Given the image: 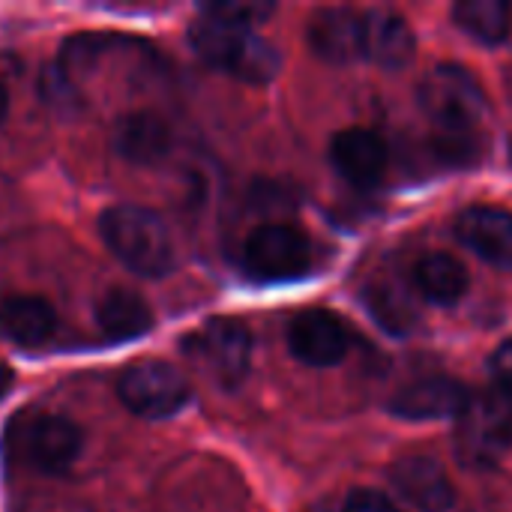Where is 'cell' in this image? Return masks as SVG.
Wrapping results in <instances>:
<instances>
[{
	"label": "cell",
	"instance_id": "obj_1",
	"mask_svg": "<svg viewBox=\"0 0 512 512\" xmlns=\"http://www.w3.org/2000/svg\"><path fill=\"white\" fill-rule=\"evenodd\" d=\"M189 42L204 63L240 81L261 84L279 72V51L255 33V24L222 15L210 6H201V15L192 21Z\"/></svg>",
	"mask_w": 512,
	"mask_h": 512
},
{
	"label": "cell",
	"instance_id": "obj_2",
	"mask_svg": "<svg viewBox=\"0 0 512 512\" xmlns=\"http://www.w3.org/2000/svg\"><path fill=\"white\" fill-rule=\"evenodd\" d=\"M420 105L441 132V144L456 150V156H468V150L477 147V132L489 105L471 69L456 63L435 66L420 81Z\"/></svg>",
	"mask_w": 512,
	"mask_h": 512
},
{
	"label": "cell",
	"instance_id": "obj_3",
	"mask_svg": "<svg viewBox=\"0 0 512 512\" xmlns=\"http://www.w3.org/2000/svg\"><path fill=\"white\" fill-rule=\"evenodd\" d=\"M99 234L105 246L138 276L159 279L177 264L174 240L153 210L135 204L108 207L99 216Z\"/></svg>",
	"mask_w": 512,
	"mask_h": 512
},
{
	"label": "cell",
	"instance_id": "obj_4",
	"mask_svg": "<svg viewBox=\"0 0 512 512\" xmlns=\"http://www.w3.org/2000/svg\"><path fill=\"white\" fill-rule=\"evenodd\" d=\"M183 354L207 381L234 390L252 366V333L234 318H213L183 339Z\"/></svg>",
	"mask_w": 512,
	"mask_h": 512
},
{
	"label": "cell",
	"instance_id": "obj_5",
	"mask_svg": "<svg viewBox=\"0 0 512 512\" xmlns=\"http://www.w3.org/2000/svg\"><path fill=\"white\" fill-rule=\"evenodd\" d=\"M462 459L471 465H492L512 447V396L507 390L486 387L471 393L465 411L459 414L456 435Z\"/></svg>",
	"mask_w": 512,
	"mask_h": 512
},
{
	"label": "cell",
	"instance_id": "obj_6",
	"mask_svg": "<svg viewBox=\"0 0 512 512\" xmlns=\"http://www.w3.org/2000/svg\"><path fill=\"white\" fill-rule=\"evenodd\" d=\"M120 402L144 420H165L186 408L192 387L183 372L165 360H141L117 378Z\"/></svg>",
	"mask_w": 512,
	"mask_h": 512
},
{
	"label": "cell",
	"instance_id": "obj_7",
	"mask_svg": "<svg viewBox=\"0 0 512 512\" xmlns=\"http://www.w3.org/2000/svg\"><path fill=\"white\" fill-rule=\"evenodd\" d=\"M243 264L258 282H288L309 267V240L303 231L279 222L258 225L243 246Z\"/></svg>",
	"mask_w": 512,
	"mask_h": 512
},
{
	"label": "cell",
	"instance_id": "obj_8",
	"mask_svg": "<svg viewBox=\"0 0 512 512\" xmlns=\"http://www.w3.org/2000/svg\"><path fill=\"white\" fill-rule=\"evenodd\" d=\"M81 447V429L57 414H33L18 432V456L42 474L69 471L81 456Z\"/></svg>",
	"mask_w": 512,
	"mask_h": 512
},
{
	"label": "cell",
	"instance_id": "obj_9",
	"mask_svg": "<svg viewBox=\"0 0 512 512\" xmlns=\"http://www.w3.org/2000/svg\"><path fill=\"white\" fill-rule=\"evenodd\" d=\"M471 393L462 381L447 378V375H426L417 378L411 384H405L402 390L393 393V399L387 402V411L399 420H411V423H426V420H447V417H459L468 405Z\"/></svg>",
	"mask_w": 512,
	"mask_h": 512
},
{
	"label": "cell",
	"instance_id": "obj_10",
	"mask_svg": "<svg viewBox=\"0 0 512 512\" xmlns=\"http://www.w3.org/2000/svg\"><path fill=\"white\" fill-rule=\"evenodd\" d=\"M288 348L306 366H336L351 348L348 327L327 309H306L288 324Z\"/></svg>",
	"mask_w": 512,
	"mask_h": 512
},
{
	"label": "cell",
	"instance_id": "obj_11",
	"mask_svg": "<svg viewBox=\"0 0 512 512\" xmlns=\"http://www.w3.org/2000/svg\"><path fill=\"white\" fill-rule=\"evenodd\" d=\"M390 483L417 512H450L456 504L447 471L429 456H402L390 468Z\"/></svg>",
	"mask_w": 512,
	"mask_h": 512
},
{
	"label": "cell",
	"instance_id": "obj_12",
	"mask_svg": "<svg viewBox=\"0 0 512 512\" xmlns=\"http://www.w3.org/2000/svg\"><path fill=\"white\" fill-rule=\"evenodd\" d=\"M456 237L486 264L512 270V213L501 207H468L456 219Z\"/></svg>",
	"mask_w": 512,
	"mask_h": 512
},
{
	"label": "cell",
	"instance_id": "obj_13",
	"mask_svg": "<svg viewBox=\"0 0 512 512\" xmlns=\"http://www.w3.org/2000/svg\"><path fill=\"white\" fill-rule=\"evenodd\" d=\"M309 42H312L315 54H321L330 63L363 60V54H366L363 12L345 9V6L321 9L309 24Z\"/></svg>",
	"mask_w": 512,
	"mask_h": 512
},
{
	"label": "cell",
	"instance_id": "obj_14",
	"mask_svg": "<svg viewBox=\"0 0 512 512\" xmlns=\"http://www.w3.org/2000/svg\"><path fill=\"white\" fill-rule=\"evenodd\" d=\"M330 159L336 171L354 186H375L387 174L390 153H387V144L375 132L351 126L333 138Z\"/></svg>",
	"mask_w": 512,
	"mask_h": 512
},
{
	"label": "cell",
	"instance_id": "obj_15",
	"mask_svg": "<svg viewBox=\"0 0 512 512\" xmlns=\"http://www.w3.org/2000/svg\"><path fill=\"white\" fill-rule=\"evenodd\" d=\"M114 150L132 165H156L171 153V126L153 111H132L114 126Z\"/></svg>",
	"mask_w": 512,
	"mask_h": 512
},
{
	"label": "cell",
	"instance_id": "obj_16",
	"mask_svg": "<svg viewBox=\"0 0 512 512\" xmlns=\"http://www.w3.org/2000/svg\"><path fill=\"white\" fill-rule=\"evenodd\" d=\"M366 54L363 60H372L384 69H402L414 60L417 39L408 27V21L390 9H366Z\"/></svg>",
	"mask_w": 512,
	"mask_h": 512
},
{
	"label": "cell",
	"instance_id": "obj_17",
	"mask_svg": "<svg viewBox=\"0 0 512 512\" xmlns=\"http://www.w3.org/2000/svg\"><path fill=\"white\" fill-rule=\"evenodd\" d=\"M96 324L114 342H132L153 327L147 300L129 288H111L96 300Z\"/></svg>",
	"mask_w": 512,
	"mask_h": 512
},
{
	"label": "cell",
	"instance_id": "obj_18",
	"mask_svg": "<svg viewBox=\"0 0 512 512\" xmlns=\"http://www.w3.org/2000/svg\"><path fill=\"white\" fill-rule=\"evenodd\" d=\"M414 288L423 300L435 306H453L468 294V270L459 258L432 252L414 267Z\"/></svg>",
	"mask_w": 512,
	"mask_h": 512
},
{
	"label": "cell",
	"instance_id": "obj_19",
	"mask_svg": "<svg viewBox=\"0 0 512 512\" xmlns=\"http://www.w3.org/2000/svg\"><path fill=\"white\" fill-rule=\"evenodd\" d=\"M3 333L21 348H39L54 336L57 315L42 297H9L0 306Z\"/></svg>",
	"mask_w": 512,
	"mask_h": 512
},
{
	"label": "cell",
	"instance_id": "obj_20",
	"mask_svg": "<svg viewBox=\"0 0 512 512\" xmlns=\"http://www.w3.org/2000/svg\"><path fill=\"white\" fill-rule=\"evenodd\" d=\"M456 24L483 45H498L510 36L512 9L504 0H462L453 6Z\"/></svg>",
	"mask_w": 512,
	"mask_h": 512
},
{
	"label": "cell",
	"instance_id": "obj_21",
	"mask_svg": "<svg viewBox=\"0 0 512 512\" xmlns=\"http://www.w3.org/2000/svg\"><path fill=\"white\" fill-rule=\"evenodd\" d=\"M372 306H375L378 321L387 330H399L402 333V330H408V324L414 318V312H411L408 300L402 297V291L399 288H390V285H384V288H378L372 294Z\"/></svg>",
	"mask_w": 512,
	"mask_h": 512
},
{
	"label": "cell",
	"instance_id": "obj_22",
	"mask_svg": "<svg viewBox=\"0 0 512 512\" xmlns=\"http://www.w3.org/2000/svg\"><path fill=\"white\" fill-rule=\"evenodd\" d=\"M342 512H402L399 504L393 498H387L384 492L378 489H354L348 498H345V507Z\"/></svg>",
	"mask_w": 512,
	"mask_h": 512
},
{
	"label": "cell",
	"instance_id": "obj_23",
	"mask_svg": "<svg viewBox=\"0 0 512 512\" xmlns=\"http://www.w3.org/2000/svg\"><path fill=\"white\" fill-rule=\"evenodd\" d=\"M492 375H495L498 387L507 390L512 396V339L510 342H504V345L495 351V357H492Z\"/></svg>",
	"mask_w": 512,
	"mask_h": 512
},
{
	"label": "cell",
	"instance_id": "obj_24",
	"mask_svg": "<svg viewBox=\"0 0 512 512\" xmlns=\"http://www.w3.org/2000/svg\"><path fill=\"white\" fill-rule=\"evenodd\" d=\"M9 390H12V369L0 360V402L9 396Z\"/></svg>",
	"mask_w": 512,
	"mask_h": 512
},
{
	"label": "cell",
	"instance_id": "obj_25",
	"mask_svg": "<svg viewBox=\"0 0 512 512\" xmlns=\"http://www.w3.org/2000/svg\"><path fill=\"white\" fill-rule=\"evenodd\" d=\"M6 114H9V93H6V87L0 84V123L6 120Z\"/></svg>",
	"mask_w": 512,
	"mask_h": 512
}]
</instances>
